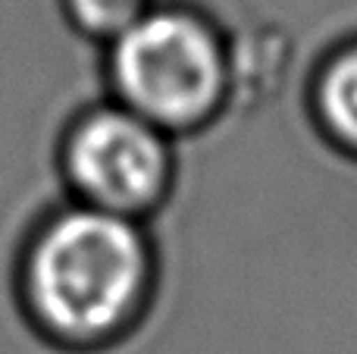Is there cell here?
Instances as JSON below:
<instances>
[{"instance_id": "6da1fadb", "label": "cell", "mask_w": 357, "mask_h": 354, "mask_svg": "<svg viewBox=\"0 0 357 354\" xmlns=\"http://www.w3.org/2000/svg\"><path fill=\"white\" fill-rule=\"evenodd\" d=\"M160 279L151 223L66 201L35 229L19 267L31 323L73 351H98L144 320Z\"/></svg>"}, {"instance_id": "3957f363", "label": "cell", "mask_w": 357, "mask_h": 354, "mask_svg": "<svg viewBox=\"0 0 357 354\" xmlns=\"http://www.w3.org/2000/svg\"><path fill=\"white\" fill-rule=\"evenodd\" d=\"M60 167L73 201L132 220H154L173 198L176 141L113 98L69 123Z\"/></svg>"}, {"instance_id": "277c9868", "label": "cell", "mask_w": 357, "mask_h": 354, "mask_svg": "<svg viewBox=\"0 0 357 354\" xmlns=\"http://www.w3.org/2000/svg\"><path fill=\"white\" fill-rule=\"evenodd\" d=\"M307 107L323 138L357 160V38L323 56Z\"/></svg>"}, {"instance_id": "5b68a950", "label": "cell", "mask_w": 357, "mask_h": 354, "mask_svg": "<svg viewBox=\"0 0 357 354\" xmlns=\"http://www.w3.org/2000/svg\"><path fill=\"white\" fill-rule=\"evenodd\" d=\"M154 3L157 0H63L69 22L100 47L132 29Z\"/></svg>"}, {"instance_id": "7a4b0ae2", "label": "cell", "mask_w": 357, "mask_h": 354, "mask_svg": "<svg viewBox=\"0 0 357 354\" xmlns=\"http://www.w3.org/2000/svg\"><path fill=\"white\" fill-rule=\"evenodd\" d=\"M107 91L173 138L222 116L235 63L222 29L188 3H154L104 47Z\"/></svg>"}]
</instances>
